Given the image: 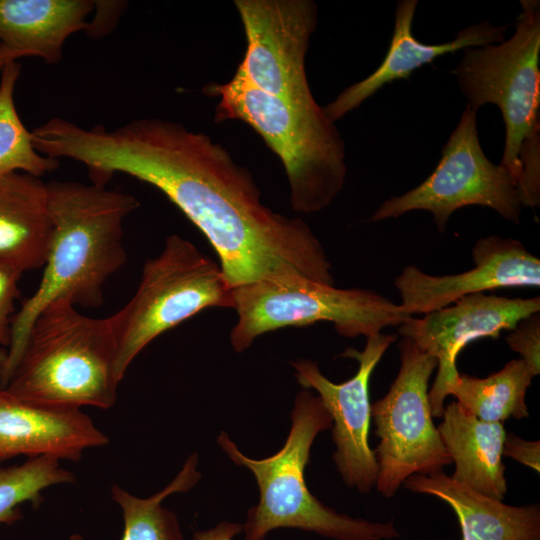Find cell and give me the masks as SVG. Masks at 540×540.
Returning a JSON list of instances; mask_svg holds the SVG:
<instances>
[{
  "label": "cell",
  "mask_w": 540,
  "mask_h": 540,
  "mask_svg": "<svg viewBox=\"0 0 540 540\" xmlns=\"http://www.w3.org/2000/svg\"><path fill=\"white\" fill-rule=\"evenodd\" d=\"M37 146L85 165L93 183L123 173L160 190L208 239L232 287L292 277L334 284L311 228L265 206L250 171L205 133L158 118L87 129L56 117Z\"/></svg>",
  "instance_id": "6da1fadb"
},
{
  "label": "cell",
  "mask_w": 540,
  "mask_h": 540,
  "mask_svg": "<svg viewBox=\"0 0 540 540\" xmlns=\"http://www.w3.org/2000/svg\"><path fill=\"white\" fill-rule=\"evenodd\" d=\"M46 184L52 224L48 253L37 289L13 317L0 387L10 378L32 324L47 305L58 300L82 307L102 304L106 282L127 260L124 221L140 206L133 195L106 185Z\"/></svg>",
  "instance_id": "7a4b0ae2"
},
{
  "label": "cell",
  "mask_w": 540,
  "mask_h": 540,
  "mask_svg": "<svg viewBox=\"0 0 540 540\" xmlns=\"http://www.w3.org/2000/svg\"><path fill=\"white\" fill-rule=\"evenodd\" d=\"M203 92L220 98L216 123L245 122L279 157L294 211L319 212L338 196L347 174L345 143L316 100L295 102L271 95L237 71L229 82L207 84Z\"/></svg>",
  "instance_id": "3957f363"
},
{
  "label": "cell",
  "mask_w": 540,
  "mask_h": 540,
  "mask_svg": "<svg viewBox=\"0 0 540 540\" xmlns=\"http://www.w3.org/2000/svg\"><path fill=\"white\" fill-rule=\"evenodd\" d=\"M120 381L110 316L88 317L58 300L36 317L3 389L41 405L109 409Z\"/></svg>",
  "instance_id": "277c9868"
},
{
  "label": "cell",
  "mask_w": 540,
  "mask_h": 540,
  "mask_svg": "<svg viewBox=\"0 0 540 540\" xmlns=\"http://www.w3.org/2000/svg\"><path fill=\"white\" fill-rule=\"evenodd\" d=\"M332 427V419L320 397L301 390L291 412V428L282 448L274 455L253 459L245 456L221 431L222 450L237 465L255 476L260 497L247 512L243 540H264L278 528L315 532L334 540H390L399 536L394 523L371 522L339 514L310 493L304 470L316 436Z\"/></svg>",
  "instance_id": "5b68a950"
},
{
  "label": "cell",
  "mask_w": 540,
  "mask_h": 540,
  "mask_svg": "<svg viewBox=\"0 0 540 540\" xmlns=\"http://www.w3.org/2000/svg\"><path fill=\"white\" fill-rule=\"evenodd\" d=\"M210 307L234 308L220 265L190 241L168 236L160 254L145 262L132 298L110 316L120 380L156 337Z\"/></svg>",
  "instance_id": "8992f818"
},
{
  "label": "cell",
  "mask_w": 540,
  "mask_h": 540,
  "mask_svg": "<svg viewBox=\"0 0 540 540\" xmlns=\"http://www.w3.org/2000/svg\"><path fill=\"white\" fill-rule=\"evenodd\" d=\"M520 7L511 37L463 49L452 70L467 107L476 112L485 104L499 108L505 126L499 164L516 184L522 146L540 136V2L521 0Z\"/></svg>",
  "instance_id": "52a82bcc"
},
{
  "label": "cell",
  "mask_w": 540,
  "mask_h": 540,
  "mask_svg": "<svg viewBox=\"0 0 540 540\" xmlns=\"http://www.w3.org/2000/svg\"><path fill=\"white\" fill-rule=\"evenodd\" d=\"M238 320L233 349L246 350L260 335L285 327L327 321L345 337L366 338L411 317L402 306L366 289H339L305 277L260 280L233 287Z\"/></svg>",
  "instance_id": "ba28073f"
},
{
  "label": "cell",
  "mask_w": 540,
  "mask_h": 540,
  "mask_svg": "<svg viewBox=\"0 0 540 540\" xmlns=\"http://www.w3.org/2000/svg\"><path fill=\"white\" fill-rule=\"evenodd\" d=\"M400 368L388 392L371 405L378 463L377 491L393 497L406 479L428 475L452 464L434 425L428 385L437 359L410 339L398 342Z\"/></svg>",
  "instance_id": "9c48e42d"
},
{
  "label": "cell",
  "mask_w": 540,
  "mask_h": 540,
  "mask_svg": "<svg viewBox=\"0 0 540 540\" xmlns=\"http://www.w3.org/2000/svg\"><path fill=\"white\" fill-rule=\"evenodd\" d=\"M472 205L491 208L515 224L520 222L523 208L515 179L485 155L478 135L477 112L466 106L441 149L435 170L415 188L385 200L370 221L425 210L432 214L438 231L443 232L456 210Z\"/></svg>",
  "instance_id": "30bf717a"
},
{
  "label": "cell",
  "mask_w": 540,
  "mask_h": 540,
  "mask_svg": "<svg viewBox=\"0 0 540 540\" xmlns=\"http://www.w3.org/2000/svg\"><path fill=\"white\" fill-rule=\"evenodd\" d=\"M247 48L237 67L250 83L274 96L312 102L305 58L318 24L312 0H235Z\"/></svg>",
  "instance_id": "8fae6325"
},
{
  "label": "cell",
  "mask_w": 540,
  "mask_h": 540,
  "mask_svg": "<svg viewBox=\"0 0 540 540\" xmlns=\"http://www.w3.org/2000/svg\"><path fill=\"white\" fill-rule=\"evenodd\" d=\"M396 340V334L379 333L367 337L361 352L347 348L343 356L356 359L359 367L352 378L339 384L326 378L311 360L292 362L298 383L304 389L317 391L331 416L336 446L333 459L338 472L348 487L363 494L375 487L379 471L375 451L369 445V381L374 368Z\"/></svg>",
  "instance_id": "7c38bea8"
},
{
  "label": "cell",
  "mask_w": 540,
  "mask_h": 540,
  "mask_svg": "<svg viewBox=\"0 0 540 540\" xmlns=\"http://www.w3.org/2000/svg\"><path fill=\"white\" fill-rule=\"evenodd\" d=\"M539 311V297L506 298L475 293L422 318L411 316L398 326L402 338L410 339L437 359V375L428 393L432 416L442 417L446 388L459 373L457 356L468 343L483 337L497 338L503 330H512Z\"/></svg>",
  "instance_id": "4fadbf2b"
},
{
  "label": "cell",
  "mask_w": 540,
  "mask_h": 540,
  "mask_svg": "<svg viewBox=\"0 0 540 540\" xmlns=\"http://www.w3.org/2000/svg\"><path fill=\"white\" fill-rule=\"evenodd\" d=\"M475 267L435 276L407 266L394 280L402 308L411 316L439 310L460 298L507 287H539L540 260L518 240L497 235L480 238L472 249Z\"/></svg>",
  "instance_id": "5bb4252c"
},
{
  "label": "cell",
  "mask_w": 540,
  "mask_h": 540,
  "mask_svg": "<svg viewBox=\"0 0 540 540\" xmlns=\"http://www.w3.org/2000/svg\"><path fill=\"white\" fill-rule=\"evenodd\" d=\"M108 442L80 408L36 404L0 388V462L17 455L79 461Z\"/></svg>",
  "instance_id": "9a60e30c"
},
{
  "label": "cell",
  "mask_w": 540,
  "mask_h": 540,
  "mask_svg": "<svg viewBox=\"0 0 540 540\" xmlns=\"http://www.w3.org/2000/svg\"><path fill=\"white\" fill-rule=\"evenodd\" d=\"M417 5V0L398 1L393 34L386 56L373 73L346 87L323 107L331 120L336 122L385 85L408 79L413 71L432 63L440 56L469 47L500 43L505 39L508 25L495 26L485 20L460 29L451 41L440 44L423 43L412 33Z\"/></svg>",
  "instance_id": "2e32d148"
},
{
  "label": "cell",
  "mask_w": 540,
  "mask_h": 540,
  "mask_svg": "<svg viewBox=\"0 0 540 540\" xmlns=\"http://www.w3.org/2000/svg\"><path fill=\"white\" fill-rule=\"evenodd\" d=\"M93 9L94 0H0V67L32 56L60 62L66 40L85 31Z\"/></svg>",
  "instance_id": "e0dca14e"
},
{
  "label": "cell",
  "mask_w": 540,
  "mask_h": 540,
  "mask_svg": "<svg viewBox=\"0 0 540 540\" xmlns=\"http://www.w3.org/2000/svg\"><path fill=\"white\" fill-rule=\"evenodd\" d=\"M403 485L450 506L458 518L462 540H540L538 504H505L456 482L443 470L413 475Z\"/></svg>",
  "instance_id": "ac0fdd59"
},
{
  "label": "cell",
  "mask_w": 540,
  "mask_h": 540,
  "mask_svg": "<svg viewBox=\"0 0 540 540\" xmlns=\"http://www.w3.org/2000/svg\"><path fill=\"white\" fill-rule=\"evenodd\" d=\"M52 224L47 184L13 172L0 178V264L23 273L44 266Z\"/></svg>",
  "instance_id": "d6986e66"
},
{
  "label": "cell",
  "mask_w": 540,
  "mask_h": 540,
  "mask_svg": "<svg viewBox=\"0 0 540 540\" xmlns=\"http://www.w3.org/2000/svg\"><path fill=\"white\" fill-rule=\"evenodd\" d=\"M437 427L455 470L451 478L485 496L503 500L507 493L503 446L506 431L502 423L477 418L453 401Z\"/></svg>",
  "instance_id": "ffe728a7"
},
{
  "label": "cell",
  "mask_w": 540,
  "mask_h": 540,
  "mask_svg": "<svg viewBox=\"0 0 540 540\" xmlns=\"http://www.w3.org/2000/svg\"><path fill=\"white\" fill-rule=\"evenodd\" d=\"M533 374L522 359L509 361L500 371L486 378L458 373L446 388L465 409L477 418L499 422L529 416L525 402Z\"/></svg>",
  "instance_id": "44dd1931"
},
{
  "label": "cell",
  "mask_w": 540,
  "mask_h": 540,
  "mask_svg": "<svg viewBox=\"0 0 540 540\" xmlns=\"http://www.w3.org/2000/svg\"><path fill=\"white\" fill-rule=\"evenodd\" d=\"M196 468L197 455L193 454L164 489L148 498H139L114 485L111 496L120 506L124 520L121 540H184L176 515L162 501L173 493L190 490L200 478ZM68 540L84 539L74 534Z\"/></svg>",
  "instance_id": "7402d4cb"
},
{
  "label": "cell",
  "mask_w": 540,
  "mask_h": 540,
  "mask_svg": "<svg viewBox=\"0 0 540 540\" xmlns=\"http://www.w3.org/2000/svg\"><path fill=\"white\" fill-rule=\"evenodd\" d=\"M20 72L17 61L5 64L0 73V178L13 172L41 178L56 170L60 162L35 149L31 132L17 112L14 92Z\"/></svg>",
  "instance_id": "603a6c76"
},
{
  "label": "cell",
  "mask_w": 540,
  "mask_h": 540,
  "mask_svg": "<svg viewBox=\"0 0 540 540\" xmlns=\"http://www.w3.org/2000/svg\"><path fill=\"white\" fill-rule=\"evenodd\" d=\"M52 457H30L21 465L0 467V523H13L20 517L19 506L40 503L41 492L55 484L70 483L74 475Z\"/></svg>",
  "instance_id": "cb8c5ba5"
},
{
  "label": "cell",
  "mask_w": 540,
  "mask_h": 540,
  "mask_svg": "<svg viewBox=\"0 0 540 540\" xmlns=\"http://www.w3.org/2000/svg\"><path fill=\"white\" fill-rule=\"evenodd\" d=\"M511 350L519 353L533 376L540 373V317L535 313L521 320L507 335Z\"/></svg>",
  "instance_id": "d4e9b609"
},
{
  "label": "cell",
  "mask_w": 540,
  "mask_h": 540,
  "mask_svg": "<svg viewBox=\"0 0 540 540\" xmlns=\"http://www.w3.org/2000/svg\"><path fill=\"white\" fill-rule=\"evenodd\" d=\"M22 273L0 264V346L8 347L11 338L15 300L19 296L18 283Z\"/></svg>",
  "instance_id": "484cf974"
},
{
  "label": "cell",
  "mask_w": 540,
  "mask_h": 540,
  "mask_svg": "<svg viewBox=\"0 0 540 540\" xmlns=\"http://www.w3.org/2000/svg\"><path fill=\"white\" fill-rule=\"evenodd\" d=\"M126 7V1L94 0V15L92 21L87 23L86 34L92 39H99L110 34Z\"/></svg>",
  "instance_id": "4316f807"
},
{
  "label": "cell",
  "mask_w": 540,
  "mask_h": 540,
  "mask_svg": "<svg viewBox=\"0 0 540 540\" xmlns=\"http://www.w3.org/2000/svg\"><path fill=\"white\" fill-rule=\"evenodd\" d=\"M503 456L510 457L518 463L540 471V442L528 441L516 435H506Z\"/></svg>",
  "instance_id": "83f0119b"
},
{
  "label": "cell",
  "mask_w": 540,
  "mask_h": 540,
  "mask_svg": "<svg viewBox=\"0 0 540 540\" xmlns=\"http://www.w3.org/2000/svg\"><path fill=\"white\" fill-rule=\"evenodd\" d=\"M242 531V524L221 521L210 529L195 532L193 540H233V538Z\"/></svg>",
  "instance_id": "f1b7e54d"
},
{
  "label": "cell",
  "mask_w": 540,
  "mask_h": 540,
  "mask_svg": "<svg viewBox=\"0 0 540 540\" xmlns=\"http://www.w3.org/2000/svg\"><path fill=\"white\" fill-rule=\"evenodd\" d=\"M7 348L0 346V382L5 370Z\"/></svg>",
  "instance_id": "f546056e"
},
{
  "label": "cell",
  "mask_w": 540,
  "mask_h": 540,
  "mask_svg": "<svg viewBox=\"0 0 540 540\" xmlns=\"http://www.w3.org/2000/svg\"><path fill=\"white\" fill-rule=\"evenodd\" d=\"M1 71H2V68L0 67V73H1Z\"/></svg>",
  "instance_id": "4dcf8cb0"
}]
</instances>
